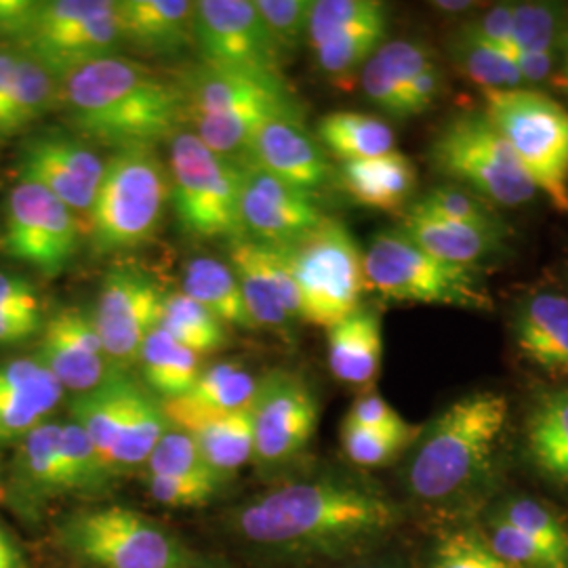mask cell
Masks as SVG:
<instances>
[{
    "instance_id": "cell-55",
    "label": "cell",
    "mask_w": 568,
    "mask_h": 568,
    "mask_svg": "<svg viewBox=\"0 0 568 568\" xmlns=\"http://www.w3.org/2000/svg\"><path fill=\"white\" fill-rule=\"evenodd\" d=\"M511 18H514V4L504 2V4H495L480 18L467 21L466 28L480 41L506 51L511 42Z\"/></svg>"
},
{
    "instance_id": "cell-3",
    "label": "cell",
    "mask_w": 568,
    "mask_h": 568,
    "mask_svg": "<svg viewBox=\"0 0 568 568\" xmlns=\"http://www.w3.org/2000/svg\"><path fill=\"white\" fill-rule=\"evenodd\" d=\"M508 398L471 392L419 429L406 467L408 493L427 506L450 508L487 485L508 426Z\"/></svg>"
},
{
    "instance_id": "cell-40",
    "label": "cell",
    "mask_w": 568,
    "mask_h": 568,
    "mask_svg": "<svg viewBox=\"0 0 568 568\" xmlns=\"http://www.w3.org/2000/svg\"><path fill=\"white\" fill-rule=\"evenodd\" d=\"M61 424H41L21 438L16 471L21 487L34 495H58L61 487Z\"/></svg>"
},
{
    "instance_id": "cell-5",
    "label": "cell",
    "mask_w": 568,
    "mask_h": 568,
    "mask_svg": "<svg viewBox=\"0 0 568 568\" xmlns=\"http://www.w3.org/2000/svg\"><path fill=\"white\" fill-rule=\"evenodd\" d=\"M166 199L169 173L154 148L116 150L103 166L87 224L93 248L119 253L148 243L159 230Z\"/></svg>"
},
{
    "instance_id": "cell-53",
    "label": "cell",
    "mask_w": 568,
    "mask_h": 568,
    "mask_svg": "<svg viewBox=\"0 0 568 568\" xmlns=\"http://www.w3.org/2000/svg\"><path fill=\"white\" fill-rule=\"evenodd\" d=\"M150 493L159 504L169 508H199L215 497L217 488L150 474Z\"/></svg>"
},
{
    "instance_id": "cell-43",
    "label": "cell",
    "mask_w": 568,
    "mask_h": 568,
    "mask_svg": "<svg viewBox=\"0 0 568 568\" xmlns=\"http://www.w3.org/2000/svg\"><path fill=\"white\" fill-rule=\"evenodd\" d=\"M150 474L180 478L185 483L203 485V487H220V476L204 462L203 453L196 443L182 432L171 427L148 459Z\"/></svg>"
},
{
    "instance_id": "cell-61",
    "label": "cell",
    "mask_w": 568,
    "mask_h": 568,
    "mask_svg": "<svg viewBox=\"0 0 568 568\" xmlns=\"http://www.w3.org/2000/svg\"><path fill=\"white\" fill-rule=\"evenodd\" d=\"M434 7H436L438 11H445V13H464V11H469L474 4H471V2H450V0H438V2H434Z\"/></svg>"
},
{
    "instance_id": "cell-19",
    "label": "cell",
    "mask_w": 568,
    "mask_h": 568,
    "mask_svg": "<svg viewBox=\"0 0 568 568\" xmlns=\"http://www.w3.org/2000/svg\"><path fill=\"white\" fill-rule=\"evenodd\" d=\"M243 288L244 304L257 328L286 333L302 318V302L283 246L239 239L230 243V262Z\"/></svg>"
},
{
    "instance_id": "cell-54",
    "label": "cell",
    "mask_w": 568,
    "mask_h": 568,
    "mask_svg": "<svg viewBox=\"0 0 568 568\" xmlns=\"http://www.w3.org/2000/svg\"><path fill=\"white\" fill-rule=\"evenodd\" d=\"M443 89V72L438 63H432L426 70H422L406 87L403 98V114L400 121L413 119L424 114L432 103L438 100Z\"/></svg>"
},
{
    "instance_id": "cell-24",
    "label": "cell",
    "mask_w": 568,
    "mask_h": 568,
    "mask_svg": "<svg viewBox=\"0 0 568 568\" xmlns=\"http://www.w3.org/2000/svg\"><path fill=\"white\" fill-rule=\"evenodd\" d=\"M251 406L234 413H190L166 403L163 408L169 424L196 443L204 462L222 478L253 459Z\"/></svg>"
},
{
    "instance_id": "cell-20",
    "label": "cell",
    "mask_w": 568,
    "mask_h": 568,
    "mask_svg": "<svg viewBox=\"0 0 568 568\" xmlns=\"http://www.w3.org/2000/svg\"><path fill=\"white\" fill-rule=\"evenodd\" d=\"M41 331V347L34 358L51 371L63 389L84 394L121 373L103 352L93 312L81 305L60 307Z\"/></svg>"
},
{
    "instance_id": "cell-32",
    "label": "cell",
    "mask_w": 568,
    "mask_h": 568,
    "mask_svg": "<svg viewBox=\"0 0 568 568\" xmlns=\"http://www.w3.org/2000/svg\"><path fill=\"white\" fill-rule=\"evenodd\" d=\"M183 293L213 312L225 325L241 326L246 331L257 328L246 310L243 288L230 264L215 257L190 260L183 274Z\"/></svg>"
},
{
    "instance_id": "cell-11",
    "label": "cell",
    "mask_w": 568,
    "mask_h": 568,
    "mask_svg": "<svg viewBox=\"0 0 568 568\" xmlns=\"http://www.w3.org/2000/svg\"><path fill=\"white\" fill-rule=\"evenodd\" d=\"M7 44L42 63L61 81L84 63L119 55L116 0H37L18 39Z\"/></svg>"
},
{
    "instance_id": "cell-57",
    "label": "cell",
    "mask_w": 568,
    "mask_h": 568,
    "mask_svg": "<svg viewBox=\"0 0 568 568\" xmlns=\"http://www.w3.org/2000/svg\"><path fill=\"white\" fill-rule=\"evenodd\" d=\"M0 304L42 314L41 300L34 284L11 272H0Z\"/></svg>"
},
{
    "instance_id": "cell-29",
    "label": "cell",
    "mask_w": 568,
    "mask_h": 568,
    "mask_svg": "<svg viewBox=\"0 0 568 568\" xmlns=\"http://www.w3.org/2000/svg\"><path fill=\"white\" fill-rule=\"evenodd\" d=\"M525 448L530 466L568 490V386L548 389L528 406Z\"/></svg>"
},
{
    "instance_id": "cell-47",
    "label": "cell",
    "mask_w": 568,
    "mask_h": 568,
    "mask_svg": "<svg viewBox=\"0 0 568 568\" xmlns=\"http://www.w3.org/2000/svg\"><path fill=\"white\" fill-rule=\"evenodd\" d=\"M60 467L63 493L98 487L108 476L95 448L77 422L61 424Z\"/></svg>"
},
{
    "instance_id": "cell-1",
    "label": "cell",
    "mask_w": 568,
    "mask_h": 568,
    "mask_svg": "<svg viewBox=\"0 0 568 568\" xmlns=\"http://www.w3.org/2000/svg\"><path fill=\"white\" fill-rule=\"evenodd\" d=\"M400 511L379 488L318 478L274 488L239 514V530L257 548L293 560H335L382 541Z\"/></svg>"
},
{
    "instance_id": "cell-48",
    "label": "cell",
    "mask_w": 568,
    "mask_h": 568,
    "mask_svg": "<svg viewBox=\"0 0 568 568\" xmlns=\"http://www.w3.org/2000/svg\"><path fill=\"white\" fill-rule=\"evenodd\" d=\"M276 49L288 60L305 41L314 0H253Z\"/></svg>"
},
{
    "instance_id": "cell-35",
    "label": "cell",
    "mask_w": 568,
    "mask_h": 568,
    "mask_svg": "<svg viewBox=\"0 0 568 568\" xmlns=\"http://www.w3.org/2000/svg\"><path fill=\"white\" fill-rule=\"evenodd\" d=\"M61 81L42 63L18 51V63L11 81L9 102L0 126V135H13L39 121L42 114L60 105Z\"/></svg>"
},
{
    "instance_id": "cell-2",
    "label": "cell",
    "mask_w": 568,
    "mask_h": 568,
    "mask_svg": "<svg viewBox=\"0 0 568 568\" xmlns=\"http://www.w3.org/2000/svg\"><path fill=\"white\" fill-rule=\"evenodd\" d=\"M60 105L84 140L114 152L171 142L187 122L182 82L122 55L84 63L63 77Z\"/></svg>"
},
{
    "instance_id": "cell-46",
    "label": "cell",
    "mask_w": 568,
    "mask_h": 568,
    "mask_svg": "<svg viewBox=\"0 0 568 568\" xmlns=\"http://www.w3.org/2000/svg\"><path fill=\"white\" fill-rule=\"evenodd\" d=\"M419 436V427L408 432H382L345 424L342 427V447L345 457L361 467H382L394 462Z\"/></svg>"
},
{
    "instance_id": "cell-58",
    "label": "cell",
    "mask_w": 568,
    "mask_h": 568,
    "mask_svg": "<svg viewBox=\"0 0 568 568\" xmlns=\"http://www.w3.org/2000/svg\"><path fill=\"white\" fill-rule=\"evenodd\" d=\"M509 58L514 61V65L518 68L523 82L535 84V82H544L551 74L558 53H541V51H523V49H506Z\"/></svg>"
},
{
    "instance_id": "cell-37",
    "label": "cell",
    "mask_w": 568,
    "mask_h": 568,
    "mask_svg": "<svg viewBox=\"0 0 568 568\" xmlns=\"http://www.w3.org/2000/svg\"><path fill=\"white\" fill-rule=\"evenodd\" d=\"M171 424L164 408L142 386L135 387L121 434L108 459V471H122L148 464L152 450L161 443Z\"/></svg>"
},
{
    "instance_id": "cell-13",
    "label": "cell",
    "mask_w": 568,
    "mask_h": 568,
    "mask_svg": "<svg viewBox=\"0 0 568 568\" xmlns=\"http://www.w3.org/2000/svg\"><path fill=\"white\" fill-rule=\"evenodd\" d=\"M77 215L42 185L21 180L9 196L4 251L44 276H58L81 246Z\"/></svg>"
},
{
    "instance_id": "cell-52",
    "label": "cell",
    "mask_w": 568,
    "mask_h": 568,
    "mask_svg": "<svg viewBox=\"0 0 568 568\" xmlns=\"http://www.w3.org/2000/svg\"><path fill=\"white\" fill-rule=\"evenodd\" d=\"M345 424L366 427V429H382V432H408L415 426L406 424L396 408L387 405L386 398L379 394H365L361 396L352 408L347 410Z\"/></svg>"
},
{
    "instance_id": "cell-33",
    "label": "cell",
    "mask_w": 568,
    "mask_h": 568,
    "mask_svg": "<svg viewBox=\"0 0 568 568\" xmlns=\"http://www.w3.org/2000/svg\"><path fill=\"white\" fill-rule=\"evenodd\" d=\"M260 379L241 363L224 361L203 368L194 386L166 405L190 413H234L253 405Z\"/></svg>"
},
{
    "instance_id": "cell-60",
    "label": "cell",
    "mask_w": 568,
    "mask_h": 568,
    "mask_svg": "<svg viewBox=\"0 0 568 568\" xmlns=\"http://www.w3.org/2000/svg\"><path fill=\"white\" fill-rule=\"evenodd\" d=\"M0 568H30L7 530L0 527Z\"/></svg>"
},
{
    "instance_id": "cell-26",
    "label": "cell",
    "mask_w": 568,
    "mask_h": 568,
    "mask_svg": "<svg viewBox=\"0 0 568 568\" xmlns=\"http://www.w3.org/2000/svg\"><path fill=\"white\" fill-rule=\"evenodd\" d=\"M328 368L342 384L371 386L384 361V328L375 310L358 307L326 328Z\"/></svg>"
},
{
    "instance_id": "cell-45",
    "label": "cell",
    "mask_w": 568,
    "mask_h": 568,
    "mask_svg": "<svg viewBox=\"0 0 568 568\" xmlns=\"http://www.w3.org/2000/svg\"><path fill=\"white\" fill-rule=\"evenodd\" d=\"M485 541L493 554L511 568H567L568 565L567 554L544 546L497 516L490 523Z\"/></svg>"
},
{
    "instance_id": "cell-34",
    "label": "cell",
    "mask_w": 568,
    "mask_h": 568,
    "mask_svg": "<svg viewBox=\"0 0 568 568\" xmlns=\"http://www.w3.org/2000/svg\"><path fill=\"white\" fill-rule=\"evenodd\" d=\"M138 363L143 379L164 400L183 396L203 373L201 356L156 326L142 345Z\"/></svg>"
},
{
    "instance_id": "cell-15",
    "label": "cell",
    "mask_w": 568,
    "mask_h": 568,
    "mask_svg": "<svg viewBox=\"0 0 568 568\" xmlns=\"http://www.w3.org/2000/svg\"><path fill=\"white\" fill-rule=\"evenodd\" d=\"M196 47L203 63L264 79H284V58L253 0L196 2Z\"/></svg>"
},
{
    "instance_id": "cell-9",
    "label": "cell",
    "mask_w": 568,
    "mask_h": 568,
    "mask_svg": "<svg viewBox=\"0 0 568 568\" xmlns=\"http://www.w3.org/2000/svg\"><path fill=\"white\" fill-rule=\"evenodd\" d=\"M169 196L194 239H244L239 163L209 150L192 131L169 142Z\"/></svg>"
},
{
    "instance_id": "cell-56",
    "label": "cell",
    "mask_w": 568,
    "mask_h": 568,
    "mask_svg": "<svg viewBox=\"0 0 568 568\" xmlns=\"http://www.w3.org/2000/svg\"><path fill=\"white\" fill-rule=\"evenodd\" d=\"M42 328L41 312L0 304V345L20 344Z\"/></svg>"
},
{
    "instance_id": "cell-36",
    "label": "cell",
    "mask_w": 568,
    "mask_h": 568,
    "mask_svg": "<svg viewBox=\"0 0 568 568\" xmlns=\"http://www.w3.org/2000/svg\"><path fill=\"white\" fill-rule=\"evenodd\" d=\"M318 140L342 163L382 156L394 150V131L386 121L361 112H331L318 122Z\"/></svg>"
},
{
    "instance_id": "cell-18",
    "label": "cell",
    "mask_w": 568,
    "mask_h": 568,
    "mask_svg": "<svg viewBox=\"0 0 568 568\" xmlns=\"http://www.w3.org/2000/svg\"><path fill=\"white\" fill-rule=\"evenodd\" d=\"M102 159L65 133H44L28 140L20 154V178L42 185L65 204L87 234V224L103 178Z\"/></svg>"
},
{
    "instance_id": "cell-16",
    "label": "cell",
    "mask_w": 568,
    "mask_h": 568,
    "mask_svg": "<svg viewBox=\"0 0 568 568\" xmlns=\"http://www.w3.org/2000/svg\"><path fill=\"white\" fill-rule=\"evenodd\" d=\"M164 291L138 267H114L105 274L93 312L103 352L116 371L135 365L145 337L159 326Z\"/></svg>"
},
{
    "instance_id": "cell-4",
    "label": "cell",
    "mask_w": 568,
    "mask_h": 568,
    "mask_svg": "<svg viewBox=\"0 0 568 568\" xmlns=\"http://www.w3.org/2000/svg\"><path fill=\"white\" fill-rule=\"evenodd\" d=\"M187 122L194 135L232 163L246 159L253 133L262 122L304 110L284 79H264L201 63L182 81Z\"/></svg>"
},
{
    "instance_id": "cell-51",
    "label": "cell",
    "mask_w": 568,
    "mask_h": 568,
    "mask_svg": "<svg viewBox=\"0 0 568 568\" xmlns=\"http://www.w3.org/2000/svg\"><path fill=\"white\" fill-rule=\"evenodd\" d=\"M429 568H511L474 530H450L432 549Z\"/></svg>"
},
{
    "instance_id": "cell-17",
    "label": "cell",
    "mask_w": 568,
    "mask_h": 568,
    "mask_svg": "<svg viewBox=\"0 0 568 568\" xmlns=\"http://www.w3.org/2000/svg\"><path fill=\"white\" fill-rule=\"evenodd\" d=\"M241 171V222L244 236L257 243H300L326 220L314 194L283 182L248 161Z\"/></svg>"
},
{
    "instance_id": "cell-14",
    "label": "cell",
    "mask_w": 568,
    "mask_h": 568,
    "mask_svg": "<svg viewBox=\"0 0 568 568\" xmlns=\"http://www.w3.org/2000/svg\"><path fill=\"white\" fill-rule=\"evenodd\" d=\"M253 462L264 469L295 459L316 434L318 400L302 375L274 368L253 400Z\"/></svg>"
},
{
    "instance_id": "cell-28",
    "label": "cell",
    "mask_w": 568,
    "mask_h": 568,
    "mask_svg": "<svg viewBox=\"0 0 568 568\" xmlns=\"http://www.w3.org/2000/svg\"><path fill=\"white\" fill-rule=\"evenodd\" d=\"M337 178L352 201L386 213L403 211L417 185L415 164L396 150L342 163Z\"/></svg>"
},
{
    "instance_id": "cell-8",
    "label": "cell",
    "mask_w": 568,
    "mask_h": 568,
    "mask_svg": "<svg viewBox=\"0 0 568 568\" xmlns=\"http://www.w3.org/2000/svg\"><path fill=\"white\" fill-rule=\"evenodd\" d=\"M429 163L443 178L493 206H520L539 194L483 110L462 112L447 121L432 140Z\"/></svg>"
},
{
    "instance_id": "cell-49",
    "label": "cell",
    "mask_w": 568,
    "mask_h": 568,
    "mask_svg": "<svg viewBox=\"0 0 568 568\" xmlns=\"http://www.w3.org/2000/svg\"><path fill=\"white\" fill-rule=\"evenodd\" d=\"M497 206L480 199L478 194L469 192L459 185H440L429 190L424 199H419L408 211L438 217V220H450V222H476V224H488L499 222Z\"/></svg>"
},
{
    "instance_id": "cell-44",
    "label": "cell",
    "mask_w": 568,
    "mask_h": 568,
    "mask_svg": "<svg viewBox=\"0 0 568 568\" xmlns=\"http://www.w3.org/2000/svg\"><path fill=\"white\" fill-rule=\"evenodd\" d=\"M377 20H387L386 4L379 0H314L307 23V42L316 49L347 30Z\"/></svg>"
},
{
    "instance_id": "cell-25",
    "label": "cell",
    "mask_w": 568,
    "mask_h": 568,
    "mask_svg": "<svg viewBox=\"0 0 568 568\" xmlns=\"http://www.w3.org/2000/svg\"><path fill=\"white\" fill-rule=\"evenodd\" d=\"M514 339L530 365L568 379V297L535 293L514 316Z\"/></svg>"
},
{
    "instance_id": "cell-62",
    "label": "cell",
    "mask_w": 568,
    "mask_h": 568,
    "mask_svg": "<svg viewBox=\"0 0 568 568\" xmlns=\"http://www.w3.org/2000/svg\"><path fill=\"white\" fill-rule=\"evenodd\" d=\"M558 58L562 60V65H565V81H567L568 87V28L567 32H565V37H562V41H560V49H558Z\"/></svg>"
},
{
    "instance_id": "cell-31",
    "label": "cell",
    "mask_w": 568,
    "mask_h": 568,
    "mask_svg": "<svg viewBox=\"0 0 568 568\" xmlns=\"http://www.w3.org/2000/svg\"><path fill=\"white\" fill-rule=\"evenodd\" d=\"M138 386V382H133L121 371L114 373L108 382H103L102 386L79 394L72 403L74 422L84 429L105 471L110 453L116 445L133 392Z\"/></svg>"
},
{
    "instance_id": "cell-50",
    "label": "cell",
    "mask_w": 568,
    "mask_h": 568,
    "mask_svg": "<svg viewBox=\"0 0 568 568\" xmlns=\"http://www.w3.org/2000/svg\"><path fill=\"white\" fill-rule=\"evenodd\" d=\"M497 518L530 535L544 546L568 556V530L562 520L541 501L530 497H514L497 511Z\"/></svg>"
},
{
    "instance_id": "cell-10",
    "label": "cell",
    "mask_w": 568,
    "mask_h": 568,
    "mask_svg": "<svg viewBox=\"0 0 568 568\" xmlns=\"http://www.w3.org/2000/svg\"><path fill=\"white\" fill-rule=\"evenodd\" d=\"M283 251L300 291L302 321L328 328L361 307L365 260L342 222L326 217L312 234Z\"/></svg>"
},
{
    "instance_id": "cell-42",
    "label": "cell",
    "mask_w": 568,
    "mask_h": 568,
    "mask_svg": "<svg viewBox=\"0 0 568 568\" xmlns=\"http://www.w3.org/2000/svg\"><path fill=\"white\" fill-rule=\"evenodd\" d=\"M386 34L387 20L371 21L312 49L314 60L326 77H345L371 60V55L384 44Z\"/></svg>"
},
{
    "instance_id": "cell-41",
    "label": "cell",
    "mask_w": 568,
    "mask_h": 568,
    "mask_svg": "<svg viewBox=\"0 0 568 568\" xmlns=\"http://www.w3.org/2000/svg\"><path fill=\"white\" fill-rule=\"evenodd\" d=\"M567 28L568 11L565 7L551 2H520L514 4L509 47L558 53Z\"/></svg>"
},
{
    "instance_id": "cell-12",
    "label": "cell",
    "mask_w": 568,
    "mask_h": 568,
    "mask_svg": "<svg viewBox=\"0 0 568 568\" xmlns=\"http://www.w3.org/2000/svg\"><path fill=\"white\" fill-rule=\"evenodd\" d=\"M65 539L100 568H183L180 544L133 509L84 511L68 525Z\"/></svg>"
},
{
    "instance_id": "cell-27",
    "label": "cell",
    "mask_w": 568,
    "mask_h": 568,
    "mask_svg": "<svg viewBox=\"0 0 568 568\" xmlns=\"http://www.w3.org/2000/svg\"><path fill=\"white\" fill-rule=\"evenodd\" d=\"M400 230L429 255L466 267H474L504 246L501 222H450L406 211Z\"/></svg>"
},
{
    "instance_id": "cell-7",
    "label": "cell",
    "mask_w": 568,
    "mask_h": 568,
    "mask_svg": "<svg viewBox=\"0 0 568 568\" xmlns=\"http://www.w3.org/2000/svg\"><path fill=\"white\" fill-rule=\"evenodd\" d=\"M490 124L501 133L537 192L568 213V110L548 95L518 87L483 91Z\"/></svg>"
},
{
    "instance_id": "cell-21",
    "label": "cell",
    "mask_w": 568,
    "mask_h": 568,
    "mask_svg": "<svg viewBox=\"0 0 568 568\" xmlns=\"http://www.w3.org/2000/svg\"><path fill=\"white\" fill-rule=\"evenodd\" d=\"M265 173L314 194L333 180L325 148L307 131L304 116H272L253 133L246 159Z\"/></svg>"
},
{
    "instance_id": "cell-59",
    "label": "cell",
    "mask_w": 568,
    "mask_h": 568,
    "mask_svg": "<svg viewBox=\"0 0 568 568\" xmlns=\"http://www.w3.org/2000/svg\"><path fill=\"white\" fill-rule=\"evenodd\" d=\"M18 63V49L13 44H0V126L4 119V110L9 102V91H11V81Z\"/></svg>"
},
{
    "instance_id": "cell-39",
    "label": "cell",
    "mask_w": 568,
    "mask_h": 568,
    "mask_svg": "<svg viewBox=\"0 0 568 568\" xmlns=\"http://www.w3.org/2000/svg\"><path fill=\"white\" fill-rule=\"evenodd\" d=\"M448 53L467 79L483 91L518 89L525 84L508 51L480 41L466 26L448 42Z\"/></svg>"
},
{
    "instance_id": "cell-30",
    "label": "cell",
    "mask_w": 568,
    "mask_h": 568,
    "mask_svg": "<svg viewBox=\"0 0 568 568\" xmlns=\"http://www.w3.org/2000/svg\"><path fill=\"white\" fill-rule=\"evenodd\" d=\"M432 63L436 60L422 42L389 41L382 44L363 65L361 84L366 100L387 116L400 121L408 82Z\"/></svg>"
},
{
    "instance_id": "cell-22",
    "label": "cell",
    "mask_w": 568,
    "mask_h": 568,
    "mask_svg": "<svg viewBox=\"0 0 568 568\" xmlns=\"http://www.w3.org/2000/svg\"><path fill=\"white\" fill-rule=\"evenodd\" d=\"M122 44L145 55H178L196 47V2L116 0Z\"/></svg>"
},
{
    "instance_id": "cell-63",
    "label": "cell",
    "mask_w": 568,
    "mask_h": 568,
    "mask_svg": "<svg viewBox=\"0 0 568 568\" xmlns=\"http://www.w3.org/2000/svg\"><path fill=\"white\" fill-rule=\"evenodd\" d=\"M4 495H7V490H4V485H2V480H0V504L4 501Z\"/></svg>"
},
{
    "instance_id": "cell-6",
    "label": "cell",
    "mask_w": 568,
    "mask_h": 568,
    "mask_svg": "<svg viewBox=\"0 0 568 568\" xmlns=\"http://www.w3.org/2000/svg\"><path fill=\"white\" fill-rule=\"evenodd\" d=\"M366 284L384 300L490 312L493 300L476 267L448 264L413 243L400 227L377 232L365 255Z\"/></svg>"
},
{
    "instance_id": "cell-23",
    "label": "cell",
    "mask_w": 568,
    "mask_h": 568,
    "mask_svg": "<svg viewBox=\"0 0 568 568\" xmlns=\"http://www.w3.org/2000/svg\"><path fill=\"white\" fill-rule=\"evenodd\" d=\"M63 387L37 358L0 365V443L21 440L60 405Z\"/></svg>"
},
{
    "instance_id": "cell-38",
    "label": "cell",
    "mask_w": 568,
    "mask_h": 568,
    "mask_svg": "<svg viewBox=\"0 0 568 568\" xmlns=\"http://www.w3.org/2000/svg\"><path fill=\"white\" fill-rule=\"evenodd\" d=\"M159 326L201 358L217 354L227 345V325L183 291L164 295Z\"/></svg>"
},
{
    "instance_id": "cell-64",
    "label": "cell",
    "mask_w": 568,
    "mask_h": 568,
    "mask_svg": "<svg viewBox=\"0 0 568 568\" xmlns=\"http://www.w3.org/2000/svg\"><path fill=\"white\" fill-rule=\"evenodd\" d=\"M361 568H394V567H386V565H371V567H361Z\"/></svg>"
}]
</instances>
